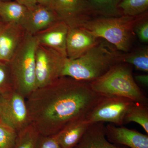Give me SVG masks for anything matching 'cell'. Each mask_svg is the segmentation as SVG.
Here are the masks:
<instances>
[{"instance_id": "cell-1", "label": "cell", "mask_w": 148, "mask_h": 148, "mask_svg": "<svg viewBox=\"0 0 148 148\" xmlns=\"http://www.w3.org/2000/svg\"><path fill=\"white\" fill-rule=\"evenodd\" d=\"M101 96L90 83L63 76L37 88L26 103L32 124L40 135L52 136L69 123L85 119Z\"/></svg>"}, {"instance_id": "cell-2", "label": "cell", "mask_w": 148, "mask_h": 148, "mask_svg": "<svg viewBox=\"0 0 148 148\" xmlns=\"http://www.w3.org/2000/svg\"><path fill=\"white\" fill-rule=\"evenodd\" d=\"M125 54L106 40L101 39L79 58H67L63 76L92 82L103 76L115 65L123 63Z\"/></svg>"}, {"instance_id": "cell-3", "label": "cell", "mask_w": 148, "mask_h": 148, "mask_svg": "<svg viewBox=\"0 0 148 148\" xmlns=\"http://www.w3.org/2000/svg\"><path fill=\"white\" fill-rule=\"evenodd\" d=\"M147 17L148 12L135 16H97L79 27L98 38L106 40L120 51L127 53L132 44L135 25Z\"/></svg>"}, {"instance_id": "cell-4", "label": "cell", "mask_w": 148, "mask_h": 148, "mask_svg": "<svg viewBox=\"0 0 148 148\" xmlns=\"http://www.w3.org/2000/svg\"><path fill=\"white\" fill-rule=\"evenodd\" d=\"M38 45L35 36L26 33L23 41L8 62L14 90L26 99L37 88L35 53Z\"/></svg>"}, {"instance_id": "cell-5", "label": "cell", "mask_w": 148, "mask_h": 148, "mask_svg": "<svg viewBox=\"0 0 148 148\" xmlns=\"http://www.w3.org/2000/svg\"><path fill=\"white\" fill-rule=\"evenodd\" d=\"M129 65L117 64L103 76L89 82L92 90L101 95L120 96L147 104V99L136 83Z\"/></svg>"}, {"instance_id": "cell-6", "label": "cell", "mask_w": 148, "mask_h": 148, "mask_svg": "<svg viewBox=\"0 0 148 148\" xmlns=\"http://www.w3.org/2000/svg\"><path fill=\"white\" fill-rule=\"evenodd\" d=\"M0 121L18 134L32 124L26 98L16 90L0 94Z\"/></svg>"}, {"instance_id": "cell-7", "label": "cell", "mask_w": 148, "mask_h": 148, "mask_svg": "<svg viewBox=\"0 0 148 148\" xmlns=\"http://www.w3.org/2000/svg\"><path fill=\"white\" fill-rule=\"evenodd\" d=\"M67 58L56 51L38 44L35 53L37 88L63 77Z\"/></svg>"}, {"instance_id": "cell-8", "label": "cell", "mask_w": 148, "mask_h": 148, "mask_svg": "<svg viewBox=\"0 0 148 148\" xmlns=\"http://www.w3.org/2000/svg\"><path fill=\"white\" fill-rule=\"evenodd\" d=\"M133 102L120 96L102 95L85 120L90 123L110 122L122 126L125 114Z\"/></svg>"}, {"instance_id": "cell-9", "label": "cell", "mask_w": 148, "mask_h": 148, "mask_svg": "<svg viewBox=\"0 0 148 148\" xmlns=\"http://www.w3.org/2000/svg\"><path fill=\"white\" fill-rule=\"evenodd\" d=\"M51 8L59 20L69 28L81 27L86 21L97 16L88 0H53Z\"/></svg>"}, {"instance_id": "cell-10", "label": "cell", "mask_w": 148, "mask_h": 148, "mask_svg": "<svg viewBox=\"0 0 148 148\" xmlns=\"http://www.w3.org/2000/svg\"><path fill=\"white\" fill-rule=\"evenodd\" d=\"M59 21L52 8L37 4L28 9L21 26L26 33L34 36Z\"/></svg>"}, {"instance_id": "cell-11", "label": "cell", "mask_w": 148, "mask_h": 148, "mask_svg": "<svg viewBox=\"0 0 148 148\" xmlns=\"http://www.w3.org/2000/svg\"><path fill=\"white\" fill-rule=\"evenodd\" d=\"M26 34L19 24L3 22L0 24V61H10Z\"/></svg>"}, {"instance_id": "cell-12", "label": "cell", "mask_w": 148, "mask_h": 148, "mask_svg": "<svg viewBox=\"0 0 148 148\" xmlns=\"http://www.w3.org/2000/svg\"><path fill=\"white\" fill-rule=\"evenodd\" d=\"M107 140L111 143L129 148H148V134L112 124L106 126Z\"/></svg>"}, {"instance_id": "cell-13", "label": "cell", "mask_w": 148, "mask_h": 148, "mask_svg": "<svg viewBox=\"0 0 148 148\" xmlns=\"http://www.w3.org/2000/svg\"><path fill=\"white\" fill-rule=\"evenodd\" d=\"M101 40L81 27H69L66 40L67 58H79Z\"/></svg>"}, {"instance_id": "cell-14", "label": "cell", "mask_w": 148, "mask_h": 148, "mask_svg": "<svg viewBox=\"0 0 148 148\" xmlns=\"http://www.w3.org/2000/svg\"><path fill=\"white\" fill-rule=\"evenodd\" d=\"M68 31V25L60 20L34 36L39 45L52 49L67 57L66 40Z\"/></svg>"}, {"instance_id": "cell-15", "label": "cell", "mask_w": 148, "mask_h": 148, "mask_svg": "<svg viewBox=\"0 0 148 148\" xmlns=\"http://www.w3.org/2000/svg\"><path fill=\"white\" fill-rule=\"evenodd\" d=\"M73 148H129L110 143L103 122L91 123L79 142Z\"/></svg>"}, {"instance_id": "cell-16", "label": "cell", "mask_w": 148, "mask_h": 148, "mask_svg": "<svg viewBox=\"0 0 148 148\" xmlns=\"http://www.w3.org/2000/svg\"><path fill=\"white\" fill-rule=\"evenodd\" d=\"M90 124L85 119L76 121L54 136L61 148H73L79 142Z\"/></svg>"}, {"instance_id": "cell-17", "label": "cell", "mask_w": 148, "mask_h": 148, "mask_svg": "<svg viewBox=\"0 0 148 148\" xmlns=\"http://www.w3.org/2000/svg\"><path fill=\"white\" fill-rule=\"evenodd\" d=\"M28 8L16 1H0V19L2 22L21 25Z\"/></svg>"}, {"instance_id": "cell-18", "label": "cell", "mask_w": 148, "mask_h": 148, "mask_svg": "<svg viewBox=\"0 0 148 148\" xmlns=\"http://www.w3.org/2000/svg\"><path fill=\"white\" fill-rule=\"evenodd\" d=\"M135 122L141 125L148 134V104L133 102L125 116L123 124Z\"/></svg>"}, {"instance_id": "cell-19", "label": "cell", "mask_w": 148, "mask_h": 148, "mask_svg": "<svg viewBox=\"0 0 148 148\" xmlns=\"http://www.w3.org/2000/svg\"><path fill=\"white\" fill-rule=\"evenodd\" d=\"M122 0H88L96 16H121L118 5Z\"/></svg>"}, {"instance_id": "cell-20", "label": "cell", "mask_w": 148, "mask_h": 148, "mask_svg": "<svg viewBox=\"0 0 148 148\" xmlns=\"http://www.w3.org/2000/svg\"><path fill=\"white\" fill-rule=\"evenodd\" d=\"M118 8L122 15L138 16L148 12V0H122Z\"/></svg>"}, {"instance_id": "cell-21", "label": "cell", "mask_w": 148, "mask_h": 148, "mask_svg": "<svg viewBox=\"0 0 148 148\" xmlns=\"http://www.w3.org/2000/svg\"><path fill=\"white\" fill-rule=\"evenodd\" d=\"M123 63L132 65L136 70L148 72V48H142L131 53H125Z\"/></svg>"}, {"instance_id": "cell-22", "label": "cell", "mask_w": 148, "mask_h": 148, "mask_svg": "<svg viewBox=\"0 0 148 148\" xmlns=\"http://www.w3.org/2000/svg\"><path fill=\"white\" fill-rule=\"evenodd\" d=\"M40 135L37 129L31 124L18 133L13 148H36Z\"/></svg>"}, {"instance_id": "cell-23", "label": "cell", "mask_w": 148, "mask_h": 148, "mask_svg": "<svg viewBox=\"0 0 148 148\" xmlns=\"http://www.w3.org/2000/svg\"><path fill=\"white\" fill-rule=\"evenodd\" d=\"M14 90L8 62L0 61V94Z\"/></svg>"}, {"instance_id": "cell-24", "label": "cell", "mask_w": 148, "mask_h": 148, "mask_svg": "<svg viewBox=\"0 0 148 148\" xmlns=\"http://www.w3.org/2000/svg\"><path fill=\"white\" fill-rule=\"evenodd\" d=\"M18 133L0 121V148H13Z\"/></svg>"}, {"instance_id": "cell-25", "label": "cell", "mask_w": 148, "mask_h": 148, "mask_svg": "<svg viewBox=\"0 0 148 148\" xmlns=\"http://www.w3.org/2000/svg\"><path fill=\"white\" fill-rule=\"evenodd\" d=\"M134 32L136 34L139 40L142 42H148V17L139 21L135 25L134 28Z\"/></svg>"}, {"instance_id": "cell-26", "label": "cell", "mask_w": 148, "mask_h": 148, "mask_svg": "<svg viewBox=\"0 0 148 148\" xmlns=\"http://www.w3.org/2000/svg\"><path fill=\"white\" fill-rule=\"evenodd\" d=\"M36 148H61L54 135L42 136L40 135Z\"/></svg>"}, {"instance_id": "cell-27", "label": "cell", "mask_w": 148, "mask_h": 148, "mask_svg": "<svg viewBox=\"0 0 148 148\" xmlns=\"http://www.w3.org/2000/svg\"><path fill=\"white\" fill-rule=\"evenodd\" d=\"M15 1L28 9L32 8L37 4L36 0H15Z\"/></svg>"}, {"instance_id": "cell-28", "label": "cell", "mask_w": 148, "mask_h": 148, "mask_svg": "<svg viewBox=\"0 0 148 148\" xmlns=\"http://www.w3.org/2000/svg\"><path fill=\"white\" fill-rule=\"evenodd\" d=\"M135 81L143 85L147 86L148 85V75H137L135 77Z\"/></svg>"}, {"instance_id": "cell-29", "label": "cell", "mask_w": 148, "mask_h": 148, "mask_svg": "<svg viewBox=\"0 0 148 148\" xmlns=\"http://www.w3.org/2000/svg\"><path fill=\"white\" fill-rule=\"evenodd\" d=\"M53 0H36L37 3L51 8Z\"/></svg>"}, {"instance_id": "cell-30", "label": "cell", "mask_w": 148, "mask_h": 148, "mask_svg": "<svg viewBox=\"0 0 148 148\" xmlns=\"http://www.w3.org/2000/svg\"><path fill=\"white\" fill-rule=\"evenodd\" d=\"M10 0H0V1H8Z\"/></svg>"}, {"instance_id": "cell-31", "label": "cell", "mask_w": 148, "mask_h": 148, "mask_svg": "<svg viewBox=\"0 0 148 148\" xmlns=\"http://www.w3.org/2000/svg\"><path fill=\"white\" fill-rule=\"evenodd\" d=\"M2 23V21H1V19H0V24H1Z\"/></svg>"}]
</instances>
